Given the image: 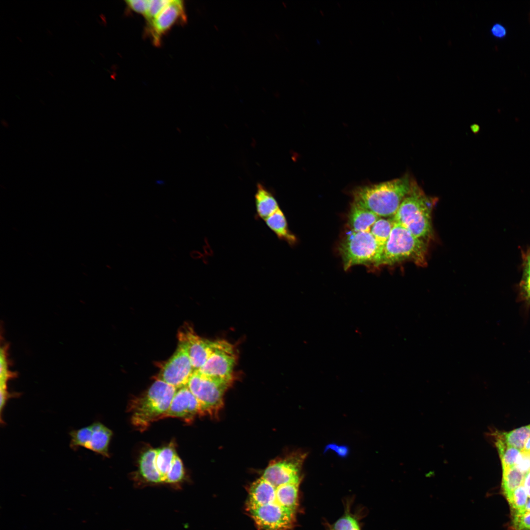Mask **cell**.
<instances>
[{"label":"cell","instance_id":"obj_12","mask_svg":"<svg viewBox=\"0 0 530 530\" xmlns=\"http://www.w3.org/2000/svg\"><path fill=\"white\" fill-rule=\"evenodd\" d=\"M178 337L180 344L186 349L194 371L199 370L211 354L214 341L200 337L188 326L182 328Z\"/></svg>","mask_w":530,"mask_h":530},{"label":"cell","instance_id":"obj_38","mask_svg":"<svg viewBox=\"0 0 530 530\" xmlns=\"http://www.w3.org/2000/svg\"><path fill=\"white\" fill-rule=\"evenodd\" d=\"M330 530H334L331 527H330Z\"/></svg>","mask_w":530,"mask_h":530},{"label":"cell","instance_id":"obj_30","mask_svg":"<svg viewBox=\"0 0 530 530\" xmlns=\"http://www.w3.org/2000/svg\"><path fill=\"white\" fill-rule=\"evenodd\" d=\"M515 466L524 475L530 471V452L521 450Z\"/></svg>","mask_w":530,"mask_h":530},{"label":"cell","instance_id":"obj_13","mask_svg":"<svg viewBox=\"0 0 530 530\" xmlns=\"http://www.w3.org/2000/svg\"><path fill=\"white\" fill-rule=\"evenodd\" d=\"M203 415L200 404L187 386L178 389L166 417L177 418L189 423Z\"/></svg>","mask_w":530,"mask_h":530},{"label":"cell","instance_id":"obj_34","mask_svg":"<svg viewBox=\"0 0 530 530\" xmlns=\"http://www.w3.org/2000/svg\"><path fill=\"white\" fill-rule=\"evenodd\" d=\"M522 485L524 487L528 497L530 498V471L524 475Z\"/></svg>","mask_w":530,"mask_h":530},{"label":"cell","instance_id":"obj_23","mask_svg":"<svg viewBox=\"0 0 530 530\" xmlns=\"http://www.w3.org/2000/svg\"><path fill=\"white\" fill-rule=\"evenodd\" d=\"M500 435L507 445L521 450L530 437V424Z\"/></svg>","mask_w":530,"mask_h":530},{"label":"cell","instance_id":"obj_26","mask_svg":"<svg viewBox=\"0 0 530 530\" xmlns=\"http://www.w3.org/2000/svg\"><path fill=\"white\" fill-rule=\"evenodd\" d=\"M349 506L344 515L331 527L334 530H361L358 519L350 513Z\"/></svg>","mask_w":530,"mask_h":530},{"label":"cell","instance_id":"obj_37","mask_svg":"<svg viewBox=\"0 0 530 530\" xmlns=\"http://www.w3.org/2000/svg\"><path fill=\"white\" fill-rule=\"evenodd\" d=\"M525 511L530 512V498L529 497L525 506Z\"/></svg>","mask_w":530,"mask_h":530},{"label":"cell","instance_id":"obj_3","mask_svg":"<svg viewBox=\"0 0 530 530\" xmlns=\"http://www.w3.org/2000/svg\"><path fill=\"white\" fill-rule=\"evenodd\" d=\"M431 205L430 200L416 184L400 204L392 220L425 241L432 232Z\"/></svg>","mask_w":530,"mask_h":530},{"label":"cell","instance_id":"obj_25","mask_svg":"<svg viewBox=\"0 0 530 530\" xmlns=\"http://www.w3.org/2000/svg\"><path fill=\"white\" fill-rule=\"evenodd\" d=\"M529 497L523 485L517 487L506 499L513 513L525 511Z\"/></svg>","mask_w":530,"mask_h":530},{"label":"cell","instance_id":"obj_7","mask_svg":"<svg viewBox=\"0 0 530 530\" xmlns=\"http://www.w3.org/2000/svg\"><path fill=\"white\" fill-rule=\"evenodd\" d=\"M113 435L112 431L99 422L70 431V447L74 450L82 447L100 454L109 457V445Z\"/></svg>","mask_w":530,"mask_h":530},{"label":"cell","instance_id":"obj_29","mask_svg":"<svg viewBox=\"0 0 530 530\" xmlns=\"http://www.w3.org/2000/svg\"><path fill=\"white\" fill-rule=\"evenodd\" d=\"M170 1L167 0H149L148 8L144 16L147 24L151 23Z\"/></svg>","mask_w":530,"mask_h":530},{"label":"cell","instance_id":"obj_5","mask_svg":"<svg viewBox=\"0 0 530 530\" xmlns=\"http://www.w3.org/2000/svg\"><path fill=\"white\" fill-rule=\"evenodd\" d=\"M232 381L208 376L195 370L187 386L199 401L203 415L213 416L222 408L224 393Z\"/></svg>","mask_w":530,"mask_h":530},{"label":"cell","instance_id":"obj_31","mask_svg":"<svg viewBox=\"0 0 530 530\" xmlns=\"http://www.w3.org/2000/svg\"><path fill=\"white\" fill-rule=\"evenodd\" d=\"M125 2L131 10L145 16L148 8L149 0H125Z\"/></svg>","mask_w":530,"mask_h":530},{"label":"cell","instance_id":"obj_2","mask_svg":"<svg viewBox=\"0 0 530 530\" xmlns=\"http://www.w3.org/2000/svg\"><path fill=\"white\" fill-rule=\"evenodd\" d=\"M177 390L158 378L144 394L129 404L132 424L143 431L153 422L165 418Z\"/></svg>","mask_w":530,"mask_h":530},{"label":"cell","instance_id":"obj_6","mask_svg":"<svg viewBox=\"0 0 530 530\" xmlns=\"http://www.w3.org/2000/svg\"><path fill=\"white\" fill-rule=\"evenodd\" d=\"M345 270L357 265L377 266L382 251L371 232L351 231L340 246Z\"/></svg>","mask_w":530,"mask_h":530},{"label":"cell","instance_id":"obj_11","mask_svg":"<svg viewBox=\"0 0 530 530\" xmlns=\"http://www.w3.org/2000/svg\"><path fill=\"white\" fill-rule=\"evenodd\" d=\"M194 371L186 348L179 344L176 352L164 365L159 378L178 389L187 386Z\"/></svg>","mask_w":530,"mask_h":530},{"label":"cell","instance_id":"obj_19","mask_svg":"<svg viewBox=\"0 0 530 530\" xmlns=\"http://www.w3.org/2000/svg\"><path fill=\"white\" fill-rule=\"evenodd\" d=\"M176 455L173 442L157 449L156 464L163 483Z\"/></svg>","mask_w":530,"mask_h":530},{"label":"cell","instance_id":"obj_10","mask_svg":"<svg viewBox=\"0 0 530 530\" xmlns=\"http://www.w3.org/2000/svg\"><path fill=\"white\" fill-rule=\"evenodd\" d=\"M186 20L183 0H170L153 20L147 24V32L153 43L159 46L162 36L174 25L184 23Z\"/></svg>","mask_w":530,"mask_h":530},{"label":"cell","instance_id":"obj_36","mask_svg":"<svg viewBox=\"0 0 530 530\" xmlns=\"http://www.w3.org/2000/svg\"><path fill=\"white\" fill-rule=\"evenodd\" d=\"M523 450L530 452V437L527 439Z\"/></svg>","mask_w":530,"mask_h":530},{"label":"cell","instance_id":"obj_21","mask_svg":"<svg viewBox=\"0 0 530 530\" xmlns=\"http://www.w3.org/2000/svg\"><path fill=\"white\" fill-rule=\"evenodd\" d=\"M496 443L502 464L503 470L515 466L521 450L509 446L500 434H498Z\"/></svg>","mask_w":530,"mask_h":530},{"label":"cell","instance_id":"obj_14","mask_svg":"<svg viewBox=\"0 0 530 530\" xmlns=\"http://www.w3.org/2000/svg\"><path fill=\"white\" fill-rule=\"evenodd\" d=\"M157 453V449L149 448L139 457L138 475L143 483L155 485L163 483L156 464Z\"/></svg>","mask_w":530,"mask_h":530},{"label":"cell","instance_id":"obj_35","mask_svg":"<svg viewBox=\"0 0 530 530\" xmlns=\"http://www.w3.org/2000/svg\"><path fill=\"white\" fill-rule=\"evenodd\" d=\"M523 266L530 268V248L523 256Z\"/></svg>","mask_w":530,"mask_h":530},{"label":"cell","instance_id":"obj_15","mask_svg":"<svg viewBox=\"0 0 530 530\" xmlns=\"http://www.w3.org/2000/svg\"><path fill=\"white\" fill-rule=\"evenodd\" d=\"M9 345L4 343L0 347V421L2 422V413L8 400L11 398L19 396L20 394L17 393H11L7 390V382L11 378L16 377L17 375L16 372H12L9 370V361L8 358V350Z\"/></svg>","mask_w":530,"mask_h":530},{"label":"cell","instance_id":"obj_1","mask_svg":"<svg viewBox=\"0 0 530 530\" xmlns=\"http://www.w3.org/2000/svg\"><path fill=\"white\" fill-rule=\"evenodd\" d=\"M416 182L409 177L359 187L353 192V202L368 209L379 217L394 216Z\"/></svg>","mask_w":530,"mask_h":530},{"label":"cell","instance_id":"obj_33","mask_svg":"<svg viewBox=\"0 0 530 530\" xmlns=\"http://www.w3.org/2000/svg\"><path fill=\"white\" fill-rule=\"evenodd\" d=\"M491 33L495 38L499 39L504 38L507 35V29L502 24L495 23L491 28Z\"/></svg>","mask_w":530,"mask_h":530},{"label":"cell","instance_id":"obj_27","mask_svg":"<svg viewBox=\"0 0 530 530\" xmlns=\"http://www.w3.org/2000/svg\"><path fill=\"white\" fill-rule=\"evenodd\" d=\"M511 528L513 530H530V512L513 513Z\"/></svg>","mask_w":530,"mask_h":530},{"label":"cell","instance_id":"obj_9","mask_svg":"<svg viewBox=\"0 0 530 530\" xmlns=\"http://www.w3.org/2000/svg\"><path fill=\"white\" fill-rule=\"evenodd\" d=\"M236 358L232 344L223 340L214 341L211 354L198 370L208 376L233 380Z\"/></svg>","mask_w":530,"mask_h":530},{"label":"cell","instance_id":"obj_32","mask_svg":"<svg viewBox=\"0 0 530 530\" xmlns=\"http://www.w3.org/2000/svg\"><path fill=\"white\" fill-rule=\"evenodd\" d=\"M329 450L334 451L338 456L340 457L345 458L349 454V448L345 445H338L335 443H330L327 445L324 450L325 453Z\"/></svg>","mask_w":530,"mask_h":530},{"label":"cell","instance_id":"obj_22","mask_svg":"<svg viewBox=\"0 0 530 530\" xmlns=\"http://www.w3.org/2000/svg\"><path fill=\"white\" fill-rule=\"evenodd\" d=\"M393 225L394 222L392 218L387 219L380 217L371 229L370 232L382 252L390 237Z\"/></svg>","mask_w":530,"mask_h":530},{"label":"cell","instance_id":"obj_28","mask_svg":"<svg viewBox=\"0 0 530 530\" xmlns=\"http://www.w3.org/2000/svg\"><path fill=\"white\" fill-rule=\"evenodd\" d=\"M519 290L520 295L522 300L530 305V268H529L523 266Z\"/></svg>","mask_w":530,"mask_h":530},{"label":"cell","instance_id":"obj_17","mask_svg":"<svg viewBox=\"0 0 530 530\" xmlns=\"http://www.w3.org/2000/svg\"><path fill=\"white\" fill-rule=\"evenodd\" d=\"M256 219L264 221L280 208L272 192L258 184L255 195Z\"/></svg>","mask_w":530,"mask_h":530},{"label":"cell","instance_id":"obj_4","mask_svg":"<svg viewBox=\"0 0 530 530\" xmlns=\"http://www.w3.org/2000/svg\"><path fill=\"white\" fill-rule=\"evenodd\" d=\"M427 246L424 240L394 222L390 237L377 266L393 265L406 261L424 264Z\"/></svg>","mask_w":530,"mask_h":530},{"label":"cell","instance_id":"obj_24","mask_svg":"<svg viewBox=\"0 0 530 530\" xmlns=\"http://www.w3.org/2000/svg\"><path fill=\"white\" fill-rule=\"evenodd\" d=\"M185 475L182 461L177 454L167 474L164 483L172 485L178 484L184 479Z\"/></svg>","mask_w":530,"mask_h":530},{"label":"cell","instance_id":"obj_16","mask_svg":"<svg viewBox=\"0 0 530 530\" xmlns=\"http://www.w3.org/2000/svg\"><path fill=\"white\" fill-rule=\"evenodd\" d=\"M379 218L373 212L353 202L349 213L348 224L351 231L370 232Z\"/></svg>","mask_w":530,"mask_h":530},{"label":"cell","instance_id":"obj_8","mask_svg":"<svg viewBox=\"0 0 530 530\" xmlns=\"http://www.w3.org/2000/svg\"><path fill=\"white\" fill-rule=\"evenodd\" d=\"M305 453L294 452L286 457L271 462L262 476L275 486L283 484L300 483V472Z\"/></svg>","mask_w":530,"mask_h":530},{"label":"cell","instance_id":"obj_20","mask_svg":"<svg viewBox=\"0 0 530 530\" xmlns=\"http://www.w3.org/2000/svg\"><path fill=\"white\" fill-rule=\"evenodd\" d=\"M524 477V474L515 466L503 470L502 489L506 498L522 485Z\"/></svg>","mask_w":530,"mask_h":530},{"label":"cell","instance_id":"obj_18","mask_svg":"<svg viewBox=\"0 0 530 530\" xmlns=\"http://www.w3.org/2000/svg\"><path fill=\"white\" fill-rule=\"evenodd\" d=\"M265 221L268 228L278 239L285 241L290 245L296 242V238L289 230L286 216L280 208Z\"/></svg>","mask_w":530,"mask_h":530}]
</instances>
